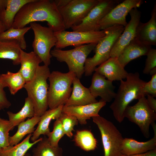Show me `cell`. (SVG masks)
<instances>
[{
	"mask_svg": "<svg viewBox=\"0 0 156 156\" xmlns=\"http://www.w3.org/2000/svg\"><path fill=\"white\" fill-rule=\"evenodd\" d=\"M100 0H69L64 5L57 7L65 29L79 24Z\"/></svg>",
	"mask_w": 156,
	"mask_h": 156,
	"instance_id": "30bf717a",
	"label": "cell"
},
{
	"mask_svg": "<svg viewBox=\"0 0 156 156\" xmlns=\"http://www.w3.org/2000/svg\"><path fill=\"white\" fill-rule=\"evenodd\" d=\"M74 141L76 146L86 151L94 150L97 147L96 139L88 130L77 131L74 136Z\"/></svg>",
	"mask_w": 156,
	"mask_h": 156,
	"instance_id": "1f68e13d",
	"label": "cell"
},
{
	"mask_svg": "<svg viewBox=\"0 0 156 156\" xmlns=\"http://www.w3.org/2000/svg\"><path fill=\"white\" fill-rule=\"evenodd\" d=\"M7 30L4 24L0 18V34Z\"/></svg>",
	"mask_w": 156,
	"mask_h": 156,
	"instance_id": "b9f144b4",
	"label": "cell"
},
{
	"mask_svg": "<svg viewBox=\"0 0 156 156\" xmlns=\"http://www.w3.org/2000/svg\"><path fill=\"white\" fill-rule=\"evenodd\" d=\"M59 118L61 121L65 135L70 138H72L74 127L79 122L77 119L74 116L62 112Z\"/></svg>",
	"mask_w": 156,
	"mask_h": 156,
	"instance_id": "d6a6232c",
	"label": "cell"
},
{
	"mask_svg": "<svg viewBox=\"0 0 156 156\" xmlns=\"http://www.w3.org/2000/svg\"><path fill=\"white\" fill-rule=\"evenodd\" d=\"M146 98L148 104L150 108L156 112V99L150 95H146Z\"/></svg>",
	"mask_w": 156,
	"mask_h": 156,
	"instance_id": "f35d334b",
	"label": "cell"
},
{
	"mask_svg": "<svg viewBox=\"0 0 156 156\" xmlns=\"http://www.w3.org/2000/svg\"><path fill=\"white\" fill-rule=\"evenodd\" d=\"M131 19L115 43L110 54L111 57H118L123 49L135 38L136 28L140 21L141 12L137 8L129 12Z\"/></svg>",
	"mask_w": 156,
	"mask_h": 156,
	"instance_id": "5bb4252c",
	"label": "cell"
},
{
	"mask_svg": "<svg viewBox=\"0 0 156 156\" xmlns=\"http://www.w3.org/2000/svg\"><path fill=\"white\" fill-rule=\"evenodd\" d=\"M120 156H156V149L144 153L130 155L121 154Z\"/></svg>",
	"mask_w": 156,
	"mask_h": 156,
	"instance_id": "ab89813d",
	"label": "cell"
},
{
	"mask_svg": "<svg viewBox=\"0 0 156 156\" xmlns=\"http://www.w3.org/2000/svg\"><path fill=\"white\" fill-rule=\"evenodd\" d=\"M34 38L32 47L33 51L40 58L44 65L48 66L52 57L51 49L55 46L57 39L54 31L48 27L43 26L36 22L30 23Z\"/></svg>",
	"mask_w": 156,
	"mask_h": 156,
	"instance_id": "ba28073f",
	"label": "cell"
},
{
	"mask_svg": "<svg viewBox=\"0 0 156 156\" xmlns=\"http://www.w3.org/2000/svg\"><path fill=\"white\" fill-rule=\"evenodd\" d=\"M7 3V0H0V15L5 9Z\"/></svg>",
	"mask_w": 156,
	"mask_h": 156,
	"instance_id": "60d3db41",
	"label": "cell"
},
{
	"mask_svg": "<svg viewBox=\"0 0 156 156\" xmlns=\"http://www.w3.org/2000/svg\"><path fill=\"white\" fill-rule=\"evenodd\" d=\"M101 135L104 156H120L124 138L116 126L111 122L100 116L93 117Z\"/></svg>",
	"mask_w": 156,
	"mask_h": 156,
	"instance_id": "52a82bcc",
	"label": "cell"
},
{
	"mask_svg": "<svg viewBox=\"0 0 156 156\" xmlns=\"http://www.w3.org/2000/svg\"><path fill=\"white\" fill-rule=\"evenodd\" d=\"M40 116H34L19 123L16 133L10 136L9 139L10 146L15 145L19 143L27 135L32 134L35 130V126L38 124Z\"/></svg>",
	"mask_w": 156,
	"mask_h": 156,
	"instance_id": "cb8c5ba5",
	"label": "cell"
},
{
	"mask_svg": "<svg viewBox=\"0 0 156 156\" xmlns=\"http://www.w3.org/2000/svg\"><path fill=\"white\" fill-rule=\"evenodd\" d=\"M21 49L16 41L0 40V59L10 60L14 65H18Z\"/></svg>",
	"mask_w": 156,
	"mask_h": 156,
	"instance_id": "83f0119b",
	"label": "cell"
},
{
	"mask_svg": "<svg viewBox=\"0 0 156 156\" xmlns=\"http://www.w3.org/2000/svg\"><path fill=\"white\" fill-rule=\"evenodd\" d=\"M11 105V103L6 97L4 89L0 86V107L2 109H8Z\"/></svg>",
	"mask_w": 156,
	"mask_h": 156,
	"instance_id": "74e56055",
	"label": "cell"
},
{
	"mask_svg": "<svg viewBox=\"0 0 156 156\" xmlns=\"http://www.w3.org/2000/svg\"><path fill=\"white\" fill-rule=\"evenodd\" d=\"M135 38L147 45H156V3L151 13V17L147 22L140 21L136 28Z\"/></svg>",
	"mask_w": 156,
	"mask_h": 156,
	"instance_id": "e0dca14e",
	"label": "cell"
},
{
	"mask_svg": "<svg viewBox=\"0 0 156 156\" xmlns=\"http://www.w3.org/2000/svg\"><path fill=\"white\" fill-rule=\"evenodd\" d=\"M106 103L99 101L85 105L66 106L64 105L62 112L75 117L81 125L87 124L86 120L93 117L100 116L99 112L105 105Z\"/></svg>",
	"mask_w": 156,
	"mask_h": 156,
	"instance_id": "2e32d148",
	"label": "cell"
},
{
	"mask_svg": "<svg viewBox=\"0 0 156 156\" xmlns=\"http://www.w3.org/2000/svg\"><path fill=\"white\" fill-rule=\"evenodd\" d=\"M72 93L64 105L78 106L98 102L96 98L91 94L88 88L84 87L80 79L75 77L73 81Z\"/></svg>",
	"mask_w": 156,
	"mask_h": 156,
	"instance_id": "d6986e66",
	"label": "cell"
},
{
	"mask_svg": "<svg viewBox=\"0 0 156 156\" xmlns=\"http://www.w3.org/2000/svg\"><path fill=\"white\" fill-rule=\"evenodd\" d=\"M123 1L100 0L79 24L71 28L73 31H99L98 27L99 22Z\"/></svg>",
	"mask_w": 156,
	"mask_h": 156,
	"instance_id": "7c38bea8",
	"label": "cell"
},
{
	"mask_svg": "<svg viewBox=\"0 0 156 156\" xmlns=\"http://www.w3.org/2000/svg\"><path fill=\"white\" fill-rule=\"evenodd\" d=\"M126 79L120 81L114 100L109 106L115 118L119 123L124 120L125 110L130 102L144 96L142 89L146 82L140 78L138 72L128 73Z\"/></svg>",
	"mask_w": 156,
	"mask_h": 156,
	"instance_id": "7a4b0ae2",
	"label": "cell"
},
{
	"mask_svg": "<svg viewBox=\"0 0 156 156\" xmlns=\"http://www.w3.org/2000/svg\"><path fill=\"white\" fill-rule=\"evenodd\" d=\"M32 150V156H62L63 149L58 146H52L44 135Z\"/></svg>",
	"mask_w": 156,
	"mask_h": 156,
	"instance_id": "f546056e",
	"label": "cell"
},
{
	"mask_svg": "<svg viewBox=\"0 0 156 156\" xmlns=\"http://www.w3.org/2000/svg\"><path fill=\"white\" fill-rule=\"evenodd\" d=\"M26 81L18 72L13 73L8 71L6 73L0 75V86L4 89L8 87L11 94H15L24 88Z\"/></svg>",
	"mask_w": 156,
	"mask_h": 156,
	"instance_id": "d4e9b609",
	"label": "cell"
},
{
	"mask_svg": "<svg viewBox=\"0 0 156 156\" xmlns=\"http://www.w3.org/2000/svg\"><path fill=\"white\" fill-rule=\"evenodd\" d=\"M142 93L144 96L149 94L154 97L156 96V74L152 76L150 81L145 83L143 88Z\"/></svg>",
	"mask_w": 156,
	"mask_h": 156,
	"instance_id": "8d00e7d4",
	"label": "cell"
},
{
	"mask_svg": "<svg viewBox=\"0 0 156 156\" xmlns=\"http://www.w3.org/2000/svg\"><path fill=\"white\" fill-rule=\"evenodd\" d=\"M64 105H60L54 109H50L40 116L37 127L30 139L32 142L38 139L41 135L49 136L51 132L49 127L50 123L52 120L56 119L60 117Z\"/></svg>",
	"mask_w": 156,
	"mask_h": 156,
	"instance_id": "603a6c76",
	"label": "cell"
},
{
	"mask_svg": "<svg viewBox=\"0 0 156 156\" xmlns=\"http://www.w3.org/2000/svg\"><path fill=\"white\" fill-rule=\"evenodd\" d=\"M48 66L39 65L32 79L26 83L24 88L34 105L35 116H40L48 107L49 85L47 80L50 74Z\"/></svg>",
	"mask_w": 156,
	"mask_h": 156,
	"instance_id": "3957f363",
	"label": "cell"
},
{
	"mask_svg": "<svg viewBox=\"0 0 156 156\" xmlns=\"http://www.w3.org/2000/svg\"><path fill=\"white\" fill-rule=\"evenodd\" d=\"M42 62L40 58L33 51L27 53L21 49V67L18 71L22 75L26 83L32 79L38 67Z\"/></svg>",
	"mask_w": 156,
	"mask_h": 156,
	"instance_id": "7402d4cb",
	"label": "cell"
},
{
	"mask_svg": "<svg viewBox=\"0 0 156 156\" xmlns=\"http://www.w3.org/2000/svg\"><path fill=\"white\" fill-rule=\"evenodd\" d=\"M32 134L28 135L21 142L15 145L0 149V156H24L28 151L37 144L42 139L40 138L36 141L31 142L30 140Z\"/></svg>",
	"mask_w": 156,
	"mask_h": 156,
	"instance_id": "4316f807",
	"label": "cell"
},
{
	"mask_svg": "<svg viewBox=\"0 0 156 156\" xmlns=\"http://www.w3.org/2000/svg\"><path fill=\"white\" fill-rule=\"evenodd\" d=\"M94 71L112 82L126 79L128 74L121 65L117 57H110L96 67Z\"/></svg>",
	"mask_w": 156,
	"mask_h": 156,
	"instance_id": "ffe728a7",
	"label": "cell"
},
{
	"mask_svg": "<svg viewBox=\"0 0 156 156\" xmlns=\"http://www.w3.org/2000/svg\"><path fill=\"white\" fill-rule=\"evenodd\" d=\"M7 113L13 129L15 126L25 121L26 118H31L35 116L33 105L28 97L25 99L24 105L20 111L15 113L10 111H8Z\"/></svg>",
	"mask_w": 156,
	"mask_h": 156,
	"instance_id": "f1b7e54d",
	"label": "cell"
},
{
	"mask_svg": "<svg viewBox=\"0 0 156 156\" xmlns=\"http://www.w3.org/2000/svg\"><path fill=\"white\" fill-rule=\"evenodd\" d=\"M124 116L138 126L145 138H149L150 126L155 123L156 112L150 108L145 96L138 99L134 105H128L125 110Z\"/></svg>",
	"mask_w": 156,
	"mask_h": 156,
	"instance_id": "9c48e42d",
	"label": "cell"
},
{
	"mask_svg": "<svg viewBox=\"0 0 156 156\" xmlns=\"http://www.w3.org/2000/svg\"><path fill=\"white\" fill-rule=\"evenodd\" d=\"M103 75L95 72L93 74L91 84L88 88L91 94L96 98H101L99 101L109 102L114 98L115 87L112 81L106 79Z\"/></svg>",
	"mask_w": 156,
	"mask_h": 156,
	"instance_id": "9a60e30c",
	"label": "cell"
},
{
	"mask_svg": "<svg viewBox=\"0 0 156 156\" xmlns=\"http://www.w3.org/2000/svg\"><path fill=\"white\" fill-rule=\"evenodd\" d=\"M76 77L73 72L63 73L57 71L51 73L48 78L49 85L48 90V107L56 108L64 105L70 97L73 87L71 85Z\"/></svg>",
	"mask_w": 156,
	"mask_h": 156,
	"instance_id": "5b68a950",
	"label": "cell"
},
{
	"mask_svg": "<svg viewBox=\"0 0 156 156\" xmlns=\"http://www.w3.org/2000/svg\"><path fill=\"white\" fill-rule=\"evenodd\" d=\"M146 55L147 58L143 73L148 74L153 70L156 69V49L151 48Z\"/></svg>",
	"mask_w": 156,
	"mask_h": 156,
	"instance_id": "d590c367",
	"label": "cell"
},
{
	"mask_svg": "<svg viewBox=\"0 0 156 156\" xmlns=\"http://www.w3.org/2000/svg\"><path fill=\"white\" fill-rule=\"evenodd\" d=\"M151 46L144 44L135 38L122 50L117 57L124 68L131 61L142 56L146 55Z\"/></svg>",
	"mask_w": 156,
	"mask_h": 156,
	"instance_id": "44dd1931",
	"label": "cell"
},
{
	"mask_svg": "<svg viewBox=\"0 0 156 156\" xmlns=\"http://www.w3.org/2000/svg\"><path fill=\"white\" fill-rule=\"evenodd\" d=\"M154 135L149 140L140 142L132 138H124L121 150L122 154L130 155L140 154L146 153L156 149V125L152 124Z\"/></svg>",
	"mask_w": 156,
	"mask_h": 156,
	"instance_id": "ac0fdd59",
	"label": "cell"
},
{
	"mask_svg": "<svg viewBox=\"0 0 156 156\" xmlns=\"http://www.w3.org/2000/svg\"><path fill=\"white\" fill-rule=\"evenodd\" d=\"M97 44L82 45L67 50L55 48L51 50L50 53L58 61L65 62L69 71L73 72L76 77L80 79L84 73V65L87 56L95 49Z\"/></svg>",
	"mask_w": 156,
	"mask_h": 156,
	"instance_id": "8992f818",
	"label": "cell"
},
{
	"mask_svg": "<svg viewBox=\"0 0 156 156\" xmlns=\"http://www.w3.org/2000/svg\"><path fill=\"white\" fill-rule=\"evenodd\" d=\"M65 135L61 121L59 117L56 119L53 124V129L48 136L51 145L54 147L58 145L60 139Z\"/></svg>",
	"mask_w": 156,
	"mask_h": 156,
	"instance_id": "e575fe53",
	"label": "cell"
},
{
	"mask_svg": "<svg viewBox=\"0 0 156 156\" xmlns=\"http://www.w3.org/2000/svg\"><path fill=\"white\" fill-rule=\"evenodd\" d=\"M2 109L0 107V110Z\"/></svg>",
	"mask_w": 156,
	"mask_h": 156,
	"instance_id": "ee69618b",
	"label": "cell"
},
{
	"mask_svg": "<svg viewBox=\"0 0 156 156\" xmlns=\"http://www.w3.org/2000/svg\"><path fill=\"white\" fill-rule=\"evenodd\" d=\"M47 22L54 32L65 30L63 20L53 1L32 0L23 5L16 14L12 27L22 28L36 21Z\"/></svg>",
	"mask_w": 156,
	"mask_h": 156,
	"instance_id": "6da1fadb",
	"label": "cell"
},
{
	"mask_svg": "<svg viewBox=\"0 0 156 156\" xmlns=\"http://www.w3.org/2000/svg\"><path fill=\"white\" fill-rule=\"evenodd\" d=\"M13 129L10 121L0 116V149L10 146L9 132Z\"/></svg>",
	"mask_w": 156,
	"mask_h": 156,
	"instance_id": "836d02e7",
	"label": "cell"
},
{
	"mask_svg": "<svg viewBox=\"0 0 156 156\" xmlns=\"http://www.w3.org/2000/svg\"><path fill=\"white\" fill-rule=\"evenodd\" d=\"M124 28L122 25H115L104 30L105 35L96 44L94 55L92 57L87 58L85 62L84 73L86 76L91 75L97 66L110 57L112 50Z\"/></svg>",
	"mask_w": 156,
	"mask_h": 156,
	"instance_id": "277c9868",
	"label": "cell"
},
{
	"mask_svg": "<svg viewBox=\"0 0 156 156\" xmlns=\"http://www.w3.org/2000/svg\"><path fill=\"white\" fill-rule=\"evenodd\" d=\"M24 156H31V155L29 153H27Z\"/></svg>",
	"mask_w": 156,
	"mask_h": 156,
	"instance_id": "7bdbcfd3",
	"label": "cell"
},
{
	"mask_svg": "<svg viewBox=\"0 0 156 156\" xmlns=\"http://www.w3.org/2000/svg\"><path fill=\"white\" fill-rule=\"evenodd\" d=\"M57 39L55 48L61 49L70 46L75 47L85 44H97L105 35V30L97 31H67L54 32Z\"/></svg>",
	"mask_w": 156,
	"mask_h": 156,
	"instance_id": "8fae6325",
	"label": "cell"
},
{
	"mask_svg": "<svg viewBox=\"0 0 156 156\" xmlns=\"http://www.w3.org/2000/svg\"><path fill=\"white\" fill-rule=\"evenodd\" d=\"M32 0H7L6 7L0 15V18L7 30L12 27L14 18L21 7Z\"/></svg>",
	"mask_w": 156,
	"mask_h": 156,
	"instance_id": "484cf974",
	"label": "cell"
},
{
	"mask_svg": "<svg viewBox=\"0 0 156 156\" xmlns=\"http://www.w3.org/2000/svg\"><path fill=\"white\" fill-rule=\"evenodd\" d=\"M142 0H125L118 4L101 20L98 24L99 31L104 30L115 25L126 27V16L132 9L139 7Z\"/></svg>",
	"mask_w": 156,
	"mask_h": 156,
	"instance_id": "4fadbf2b",
	"label": "cell"
},
{
	"mask_svg": "<svg viewBox=\"0 0 156 156\" xmlns=\"http://www.w3.org/2000/svg\"><path fill=\"white\" fill-rule=\"evenodd\" d=\"M31 29L30 26L18 28L11 27L0 34V40L16 41L21 49L25 50L27 46L24 36Z\"/></svg>",
	"mask_w": 156,
	"mask_h": 156,
	"instance_id": "4dcf8cb0",
	"label": "cell"
}]
</instances>
